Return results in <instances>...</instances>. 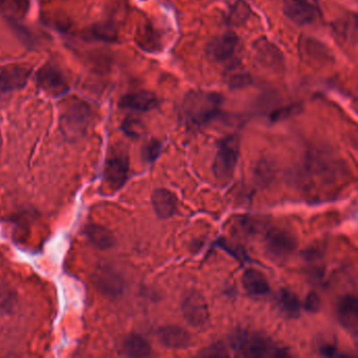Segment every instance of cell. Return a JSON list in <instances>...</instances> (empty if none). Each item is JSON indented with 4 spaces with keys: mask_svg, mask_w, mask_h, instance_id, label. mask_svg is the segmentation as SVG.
<instances>
[{
    "mask_svg": "<svg viewBox=\"0 0 358 358\" xmlns=\"http://www.w3.org/2000/svg\"><path fill=\"white\" fill-rule=\"evenodd\" d=\"M96 284L101 292L110 296H116L123 290L122 280L108 268H101L96 274Z\"/></svg>",
    "mask_w": 358,
    "mask_h": 358,
    "instance_id": "ac0fdd59",
    "label": "cell"
},
{
    "mask_svg": "<svg viewBox=\"0 0 358 358\" xmlns=\"http://www.w3.org/2000/svg\"><path fill=\"white\" fill-rule=\"evenodd\" d=\"M92 34L99 41H114L117 38L116 30L114 27L108 24H96L92 31Z\"/></svg>",
    "mask_w": 358,
    "mask_h": 358,
    "instance_id": "cb8c5ba5",
    "label": "cell"
},
{
    "mask_svg": "<svg viewBox=\"0 0 358 358\" xmlns=\"http://www.w3.org/2000/svg\"><path fill=\"white\" fill-rule=\"evenodd\" d=\"M152 208L161 220L169 219L178 210V199L171 190L158 188L152 196Z\"/></svg>",
    "mask_w": 358,
    "mask_h": 358,
    "instance_id": "9a60e30c",
    "label": "cell"
},
{
    "mask_svg": "<svg viewBox=\"0 0 358 358\" xmlns=\"http://www.w3.org/2000/svg\"><path fill=\"white\" fill-rule=\"evenodd\" d=\"M182 313L188 324L194 328H203L209 322V308L206 299L196 290L187 291L181 303Z\"/></svg>",
    "mask_w": 358,
    "mask_h": 358,
    "instance_id": "52a82bcc",
    "label": "cell"
},
{
    "mask_svg": "<svg viewBox=\"0 0 358 358\" xmlns=\"http://www.w3.org/2000/svg\"><path fill=\"white\" fill-rule=\"evenodd\" d=\"M240 45V38L238 35L229 31L211 39L207 43L206 54L209 59L213 60L217 64L230 62L234 66L236 64L234 62Z\"/></svg>",
    "mask_w": 358,
    "mask_h": 358,
    "instance_id": "8992f818",
    "label": "cell"
},
{
    "mask_svg": "<svg viewBox=\"0 0 358 358\" xmlns=\"http://www.w3.org/2000/svg\"><path fill=\"white\" fill-rule=\"evenodd\" d=\"M17 303V295L7 286H0V311L10 313L13 311Z\"/></svg>",
    "mask_w": 358,
    "mask_h": 358,
    "instance_id": "603a6c76",
    "label": "cell"
},
{
    "mask_svg": "<svg viewBox=\"0 0 358 358\" xmlns=\"http://www.w3.org/2000/svg\"><path fill=\"white\" fill-rule=\"evenodd\" d=\"M122 351L129 357H148L152 353L150 343L139 334L129 335L123 341Z\"/></svg>",
    "mask_w": 358,
    "mask_h": 358,
    "instance_id": "d6986e66",
    "label": "cell"
},
{
    "mask_svg": "<svg viewBox=\"0 0 358 358\" xmlns=\"http://www.w3.org/2000/svg\"><path fill=\"white\" fill-rule=\"evenodd\" d=\"M161 150H162V143L158 140L152 139L144 146L142 156L146 162L152 163L160 156Z\"/></svg>",
    "mask_w": 358,
    "mask_h": 358,
    "instance_id": "484cf974",
    "label": "cell"
},
{
    "mask_svg": "<svg viewBox=\"0 0 358 358\" xmlns=\"http://www.w3.org/2000/svg\"><path fill=\"white\" fill-rule=\"evenodd\" d=\"M122 129L129 137L138 138L141 135L142 129H143V127H142L140 121L136 120V119L129 118L123 123Z\"/></svg>",
    "mask_w": 358,
    "mask_h": 358,
    "instance_id": "f1b7e54d",
    "label": "cell"
},
{
    "mask_svg": "<svg viewBox=\"0 0 358 358\" xmlns=\"http://www.w3.org/2000/svg\"><path fill=\"white\" fill-rule=\"evenodd\" d=\"M92 112L87 103L79 100L66 101L62 108L60 125L69 138L83 135L91 122Z\"/></svg>",
    "mask_w": 358,
    "mask_h": 358,
    "instance_id": "277c9868",
    "label": "cell"
},
{
    "mask_svg": "<svg viewBox=\"0 0 358 358\" xmlns=\"http://www.w3.org/2000/svg\"><path fill=\"white\" fill-rule=\"evenodd\" d=\"M282 13L299 27L313 24L320 17V10L309 0H282Z\"/></svg>",
    "mask_w": 358,
    "mask_h": 358,
    "instance_id": "ba28073f",
    "label": "cell"
},
{
    "mask_svg": "<svg viewBox=\"0 0 358 358\" xmlns=\"http://www.w3.org/2000/svg\"><path fill=\"white\" fill-rule=\"evenodd\" d=\"M320 353L322 356H328V357H336V356H343V354L338 353V350L335 345L331 343H324L322 347H320Z\"/></svg>",
    "mask_w": 358,
    "mask_h": 358,
    "instance_id": "1f68e13d",
    "label": "cell"
},
{
    "mask_svg": "<svg viewBox=\"0 0 358 358\" xmlns=\"http://www.w3.org/2000/svg\"><path fill=\"white\" fill-rule=\"evenodd\" d=\"M296 247V238L288 230L272 228L266 234V253L273 261L280 262V263L286 261L294 252Z\"/></svg>",
    "mask_w": 358,
    "mask_h": 358,
    "instance_id": "5b68a950",
    "label": "cell"
},
{
    "mask_svg": "<svg viewBox=\"0 0 358 358\" xmlns=\"http://www.w3.org/2000/svg\"><path fill=\"white\" fill-rule=\"evenodd\" d=\"M250 15V7L245 0H238L232 6L227 16V22L232 26L244 24Z\"/></svg>",
    "mask_w": 358,
    "mask_h": 358,
    "instance_id": "7402d4cb",
    "label": "cell"
},
{
    "mask_svg": "<svg viewBox=\"0 0 358 358\" xmlns=\"http://www.w3.org/2000/svg\"><path fill=\"white\" fill-rule=\"evenodd\" d=\"M337 316L341 326L351 333L357 334L358 299L354 295L347 294L341 297L337 303Z\"/></svg>",
    "mask_w": 358,
    "mask_h": 358,
    "instance_id": "4fadbf2b",
    "label": "cell"
},
{
    "mask_svg": "<svg viewBox=\"0 0 358 358\" xmlns=\"http://www.w3.org/2000/svg\"><path fill=\"white\" fill-rule=\"evenodd\" d=\"M160 104L158 96L148 91H138L127 94L121 98L119 106L123 110L146 113L158 108Z\"/></svg>",
    "mask_w": 358,
    "mask_h": 358,
    "instance_id": "7c38bea8",
    "label": "cell"
},
{
    "mask_svg": "<svg viewBox=\"0 0 358 358\" xmlns=\"http://www.w3.org/2000/svg\"><path fill=\"white\" fill-rule=\"evenodd\" d=\"M10 3H11V8L15 13L24 15L28 11L29 0H0V8L10 6Z\"/></svg>",
    "mask_w": 358,
    "mask_h": 358,
    "instance_id": "f546056e",
    "label": "cell"
},
{
    "mask_svg": "<svg viewBox=\"0 0 358 358\" xmlns=\"http://www.w3.org/2000/svg\"><path fill=\"white\" fill-rule=\"evenodd\" d=\"M129 162L127 156L121 152L113 154L108 159L104 169V181L113 192L123 187L129 178Z\"/></svg>",
    "mask_w": 358,
    "mask_h": 358,
    "instance_id": "30bf717a",
    "label": "cell"
},
{
    "mask_svg": "<svg viewBox=\"0 0 358 358\" xmlns=\"http://www.w3.org/2000/svg\"><path fill=\"white\" fill-rule=\"evenodd\" d=\"M36 83L45 94L52 97H59L70 89L64 73L53 64H47L38 71Z\"/></svg>",
    "mask_w": 358,
    "mask_h": 358,
    "instance_id": "9c48e42d",
    "label": "cell"
},
{
    "mask_svg": "<svg viewBox=\"0 0 358 358\" xmlns=\"http://www.w3.org/2000/svg\"><path fill=\"white\" fill-rule=\"evenodd\" d=\"M224 97L215 92L190 91L180 106V119L190 129H200L215 120L222 112Z\"/></svg>",
    "mask_w": 358,
    "mask_h": 358,
    "instance_id": "6da1fadb",
    "label": "cell"
},
{
    "mask_svg": "<svg viewBox=\"0 0 358 358\" xmlns=\"http://www.w3.org/2000/svg\"><path fill=\"white\" fill-rule=\"evenodd\" d=\"M240 158V138L229 135L220 140L217 144L213 171L215 179L221 183H228L234 177Z\"/></svg>",
    "mask_w": 358,
    "mask_h": 358,
    "instance_id": "3957f363",
    "label": "cell"
},
{
    "mask_svg": "<svg viewBox=\"0 0 358 358\" xmlns=\"http://www.w3.org/2000/svg\"><path fill=\"white\" fill-rule=\"evenodd\" d=\"M299 110H301V108H299V104H291V106H284V108L273 110L270 114L269 118L272 122H278V121L285 120V119L297 114Z\"/></svg>",
    "mask_w": 358,
    "mask_h": 358,
    "instance_id": "4316f807",
    "label": "cell"
},
{
    "mask_svg": "<svg viewBox=\"0 0 358 358\" xmlns=\"http://www.w3.org/2000/svg\"><path fill=\"white\" fill-rule=\"evenodd\" d=\"M85 236L90 242L99 249H108L114 246L115 238L110 230L97 224H91L85 228Z\"/></svg>",
    "mask_w": 358,
    "mask_h": 358,
    "instance_id": "ffe728a7",
    "label": "cell"
},
{
    "mask_svg": "<svg viewBox=\"0 0 358 358\" xmlns=\"http://www.w3.org/2000/svg\"><path fill=\"white\" fill-rule=\"evenodd\" d=\"M227 351L228 350L226 349L223 343H213L206 349L202 350L199 355L204 356V357H226V356H229Z\"/></svg>",
    "mask_w": 358,
    "mask_h": 358,
    "instance_id": "83f0119b",
    "label": "cell"
},
{
    "mask_svg": "<svg viewBox=\"0 0 358 358\" xmlns=\"http://www.w3.org/2000/svg\"><path fill=\"white\" fill-rule=\"evenodd\" d=\"M232 351L242 357H285L287 350L261 333L240 331L231 338Z\"/></svg>",
    "mask_w": 358,
    "mask_h": 358,
    "instance_id": "7a4b0ae2",
    "label": "cell"
},
{
    "mask_svg": "<svg viewBox=\"0 0 358 358\" xmlns=\"http://www.w3.org/2000/svg\"><path fill=\"white\" fill-rule=\"evenodd\" d=\"M159 341L169 349H185L192 345V337L188 331L178 326L161 327L158 330Z\"/></svg>",
    "mask_w": 358,
    "mask_h": 358,
    "instance_id": "5bb4252c",
    "label": "cell"
},
{
    "mask_svg": "<svg viewBox=\"0 0 358 358\" xmlns=\"http://www.w3.org/2000/svg\"><path fill=\"white\" fill-rule=\"evenodd\" d=\"M255 57L257 62L267 69L282 70V55L280 50L267 39H259L255 45Z\"/></svg>",
    "mask_w": 358,
    "mask_h": 358,
    "instance_id": "2e32d148",
    "label": "cell"
},
{
    "mask_svg": "<svg viewBox=\"0 0 358 358\" xmlns=\"http://www.w3.org/2000/svg\"><path fill=\"white\" fill-rule=\"evenodd\" d=\"M32 74V69L24 66H12L3 69L0 73V93L24 89Z\"/></svg>",
    "mask_w": 358,
    "mask_h": 358,
    "instance_id": "8fae6325",
    "label": "cell"
},
{
    "mask_svg": "<svg viewBox=\"0 0 358 358\" xmlns=\"http://www.w3.org/2000/svg\"><path fill=\"white\" fill-rule=\"evenodd\" d=\"M276 301L282 315L288 318L299 317L301 313V301L292 291L282 289L278 293Z\"/></svg>",
    "mask_w": 358,
    "mask_h": 358,
    "instance_id": "44dd1931",
    "label": "cell"
},
{
    "mask_svg": "<svg viewBox=\"0 0 358 358\" xmlns=\"http://www.w3.org/2000/svg\"><path fill=\"white\" fill-rule=\"evenodd\" d=\"M250 83V75L248 73L242 72V71H240V72H231L229 76H228V85H229L232 90L244 89V87H248Z\"/></svg>",
    "mask_w": 358,
    "mask_h": 358,
    "instance_id": "d4e9b609",
    "label": "cell"
},
{
    "mask_svg": "<svg viewBox=\"0 0 358 358\" xmlns=\"http://www.w3.org/2000/svg\"><path fill=\"white\" fill-rule=\"evenodd\" d=\"M320 306H322V301H320V296L316 293L311 292L307 295L306 299L305 308L312 313H315L320 310Z\"/></svg>",
    "mask_w": 358,
    "mask_h": 358,
    "instance_id": "4dcf8cb0",
    "label": "cell"
},
{
    "mask_svg": "<svg viewBox=\"0 0 358 358\" xmlns=\"http://www.w3.org/2000/svg\"><path fill=\"white\" fill-rule=\"evenodd\" d=\"M245 290L255 297L265 296L270 292V285L266 276L257 269L249 268L242 276Z\"/></svg>",
    "mask_w": 358,
    "mask_h": 358,
    "instance_id": "e0dca14e",
    "label": "cell"
}]
</instances>
